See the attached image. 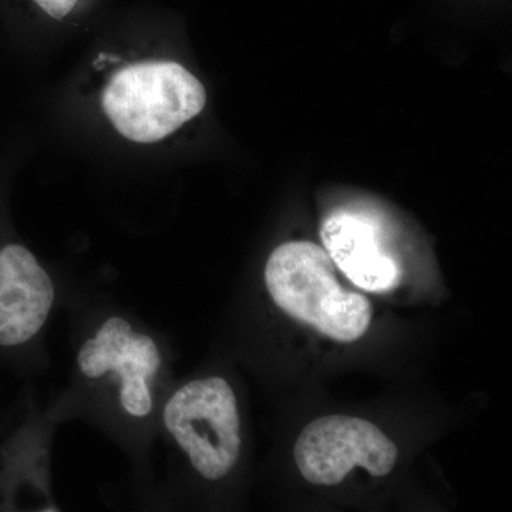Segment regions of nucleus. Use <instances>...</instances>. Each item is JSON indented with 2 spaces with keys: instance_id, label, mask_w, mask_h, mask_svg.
Masks as SVG:
<instances>
[{
  "instance_id": "nucleus-5",
  "label": "nucleus",
  "mask_w": 512,
  "mask_h": 512,
  "mask_svg": "<svg viewBox=\"0 0 512 512\" xmlns=\"http://www.w3.org/2000/svg\"><path fill=\"white\" fill-rule=\"evenodd\" d=\"M104 113L134 143H157L197 117L207 104L200 80L175 62L130 64L107 83Z\"/></svg>"
},
{
  "instance_id": "nucleus-10",
  "label": "nucleus",
  "mask_w": 512,
  "mask_h": 512,
  "mask_svg": "<svg viewBox=\"0 0 512 512\" xmlns=\"http://www.w3.org/2000/svg\"><path fill=\"white\" fill-rule=\"evenodd\" d=\"M25 406L26 393L22 392L18 399L10 404V406L5 407V409H0V437H2L6 431L12 429L13 424L20 419V416H22Z\"/></svg>"
},
{
  "instance_id": "nucleus-3",
  "label": "nucleus",
  "mask_w": 512,
  "mask_h": 512,
  "mask_svg": "<svg viewBox=\"0 0 512 512\" xmlns=\"http://www.w3.org/2000/svg\"><path fill=\"white\" fill-rule=\"evenodd\" d=\"M264 281L282 312L326 338L353 343L370 328L372 303L339 284L328 252L313 242L279 245L266 261Z\"/></svg>"
},
{
  "instance_id": "nucleus-4",
  "label": "nucleus",
  "mask_w": 512,
  "mask_h": 512,
  "mask_svg": "<svg viewBox=\"0 0 512 512\" xmlns=\"http://www.w3.org/2000/svg\"><path fill=\"white\" fill-rule=\"evenodd\" d=\"M72 292L62 288L35 252L0 227V370L18 379L50 366L47 332Z\"/></svg>"
},
{
  "instance_id": "nucleus-8",
  "label": "nucleus",
  "mask_w": 512,
  "mask_h": 512,
  "mask_svg": "<svg viewBox=\"0 0 512 512\" xmlns=\"http://www.w3.org/2000/svg\"><path fill=\"white\" fill-rule=\"evenodd\" d=\"M323 249L357 288L387 292L399 284L400 268L380 247L375 225L352 212L338 211L323 221Z\"/></svg>"
},
{
  "instance_id": "nucleus-2",
  "label": "nucleus",
  "mask_w": 512,
  "mask_h": 512,
  "mask_svg": "<svg viewBox=\"0 0 512 512\" xmlns=\"http://www.w3.org/2000/svg\"><path fill=\"white\" fill-rule=\"evenodd\" d=\"M158 443L205 483H221L241 461L244 431L237 393L222 376L174 382L158 414Z\"/></svg>"
},
{
  "instance_id": "nucleus-9",
  "label": "nucleus",
  "mask_w": 512,
  "mask_h": 512,
  "mask_svg": "<svg viewBox=\"0 0 512 512\" xmlns=\"http://www.w3.org/2000/svg\"><path fill=\"white\" fill-rule=\"evenodd\" d=\"M23 5L33 6L37 12L47 16V18L55 20V22H63L69 19L84 5V0H20Z\"/></svg>"
},
{
  "instance_id": "nucleus-1",
  "label": "nucleus",
  "mask_w": 512,
  "mask_h": 512,
  "mask_svg": "<svg viewBox=\"0 0 512 512\" xmlns=\"http://www.w3.org/2000/svg\"><path fill=\"white\" fill-rule=\"evenodd\" d=\"M72 365L49 410L60 424L79 419L99 430L130 464L138 491L156 485L158 414L173 386L171 349L160 330L110 296L72 293Z\"/></svg>"
},
{
  "instance_id": "nucleus-7",
  "label": "nucleus",
  "mask_w": 512,
  "mask_h": 512,
  "mask_svg": "<svg viewBox=\"0 0 512 512\" xmlns=\"http://www.w3.org/2000/svg\"><path fill=\"white\" fill-rule=\"evenodd\" d=\"M59 424L49 409L37 407L28 387L22 416L0 437V511L57 507L50 481V441Z\"/></svg>"
},
{
  "instance_id": "nucleus-6",
  "label": "nucleus",
  "mask_w": 512,
  "mask_h": 512,
  "mask_svg": "<svg viewBox=\"0 0 512 512\" xmlns=\"http://www.w3.org/2000/svg\"><path fill=\"white\" fill-rule=\"evenodd\" d=\"M293 454L308 483L336 485L355 467L365 468L373 477L387 476L396 466L399 450L376 424L335 414L308 424L299 434Z\"/></svg>"
}]
</instances>
